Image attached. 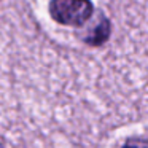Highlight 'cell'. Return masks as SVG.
I'll list each match as a JSON object with an SVG mask.
<instances>
[{
  "label": "cell",
  "instance_id": "1",
  "mask_svg": "<svg viewBox=\"0 0 148 148\" xmlns=\"http://www.w3.org/2000/svg\"><path fill=\"white\" fill-rule=\"evenodd\" d=\"M94 7L91 0H51L49 14L62 26H83L92 16Z\"/></svg>",
  "mask_w": 148,
  "mask_h": 148
},
{
  "label": "cell",
  "instance_id": "2",
  "mask_svg": "<svg viewBox=\"0 0 148 148\" xmlns=\"http://www.w3.org/2000/svg\"><path fill=\"white\" fill-rule=\"evenodd\" d=\"M108 35H110V23L107 19H103L102 23L94 29V32H91V35H88L86 38H84V42H86L88 45L99 46V45H102L103 42H107Z\"/></svg>",
  "mask_w": 148,
  "mask_h": 148
},
{
  "label": "cell",
  "instance_id": "3",
  "mask_svg": "<svg viewBox=\"0 0 148 148\" xmlns=\"http://www.w3.org/2000/svg\"><path fill=\"white\" fill-rule=\"evenodd\" d=\"M123 148H148V138H129Z\"/></svg>",
  "mask_w": 148,
  "mask_h": 148
},
{
  "label": "cell",
  "instance_id": "4",
  "mask_svg": "<svg viewBox=\"0 0 148 148\" xmlns=\"http://www.w3.org/2000/svg\"><path fill=\"white\" fill-rule=\"evenodd\" d=\"M0 148H5V147H3V143H2V142H0Z\"/></svg>",
  "mask_w": 148,
  "mask_h": 148
}]
</instances>
